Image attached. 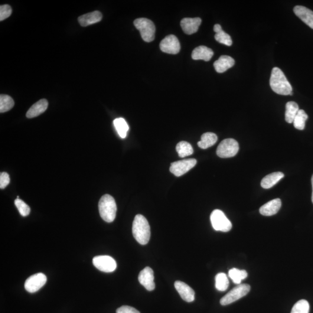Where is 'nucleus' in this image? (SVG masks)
<instances>
[{
  "label": "nucleus",
  "instance_id": "nucleus-1",
  "mask_svg": "<svg viewBox=\"0 0 313 313\" xmlns=\"http://www.w3.org/2000/svg\"><path fill=\"white\" fill-rule=\"evenodd\" d=\"M270 87L277 94L292 95V87L282 71L279 67L273 68L270 79Z\"/></svg>",
  "mask_w": 313,
  "mask_h": 313
},
{
  "label": "nucleus",
  "instance_id": "nucleus-2",
  "mask_svg": "<svg viewBox=\"0 0 313 313\" xmlns=\"http://www.w3.org/2000/svg\"><path fill=\"white\" fill-rule=\"evenodd\" d=\"M132 234L141 245H146L151 239V227L148 220L142 215H137L132 224Z\"/></svg>",
  "mask_w": 313,
  "mask_h": 313
},
{
  "label": "nucleus",
  "instance_id": "nucleus-3",
  "mask_svg": "<svg viewBox=\"0 0 313 313\" xmlns=\"http://www.w3.org/2000/svg\"><path fill=\"white\" fill-rule=\"evenodd\" d=\"M99 214L102 219L111 223L115 220L117 213V205L115 199L109 194L103 195L99 202Z\"/></svg>",
  "mask_w": 313,
  "mask_h": 313
},
{
  "label": "nucleus",
  "instance_id": "nucleus-4",
  "mask_svg": "<svg viewBox=\"0 0 313 313\" xmlns=\"http://www.w3.org/2000/svg\"><path fill=\"white\" fill-rule=\"evenodd\" d=\"M133 24L140 31L143 40L151 42L155 40L156 27L152 21L147 18H139L135 19Z\"/></svg>",
  "mask_w": 313,
  "mask_h": 313
},
{
  "label": "nucleus",
  "instance_id": "nucleus-5",
  "mask_svg": "<svg viewBox=\"0 0 313 313\" xmlns=\"http://www.w3.org/2000/svg\"><path fill=\"white\" fill-rule=\"evenodd\" d=\"M211 221L214 229L216 231L228 232L232 229V224L228 219L223 212L215 210L211 215Z\"/></svg>",
  "mask_w": 313,
  "mask_h": 313
},
{
  "label": "nucleus",
  "instance_id": "nucleus-6",
  "mask_svg": "<svg viewBox=\"0 0 313 313\" xmlns=\"http://www.w3.org/2000/svg\"><path fill=\"white\" fill-rule=\"evenodd\" d=\"M239 151V143L234 139H226L218 146L217 154L220 158L233 157Z\"/></svg>",
  "mask_w": 313,
  "mask_h": 313
},
{
  "label": "nucleus",
  "instance_id": "nucleus-7",
  "mask_svg": "<svg viewBox=\"0 0 313 313\" xmlns=\"http://www.w3.org/2000/svg\"><path fill=\"white\" fill-rule=\"evenodd\" d=\"M250 290V286L249 284L238 285L220 299V304L222 306L230 305L247 295Z\"/></svg>",
  "mask_w": 313,
  "mask_h": 313
},
{
  "label": "nucleus",
  "instance_id": "nucleus-8",
  "mask_svg": "<svg viewBox=\"0 0 313 313\" xmlns=\"http://www.w3.org/2000/svg\"><path fill=\"white\" fill-rule=\"evenodd\" d=\"M196 164L197 160L194 158L183 159L171 163L169 170L176 177H179L187 174L191 168L194 167Z\"/></svg>",
  "mask_w": 313,
  "mask_h": 313
},
{
  "label": "nucleus",
  "instance_id": "nucleus-9",
  "mask_svg": "<svg viewBox=\"0 0 313 313\" xmlns=\"http://www.w3.org/2000/svg\"><path fill=\"white\" fill-rule=\"evenodd\" d=\"M93 265L101 272L111 273L117 268L116 260L109 256H97L94 257Z\"/></svg>",
  "mask_w": 313,
  "mask_h": 313
},
{
  "label": "nucleus",
  "instance_id": "nucleus-10",
  "mask_svg": "<svg viewBox=\"0 0 313 313\" xmlns=\"http://www.w3.org/2000/svg\"><path fill=\"white\" fill-rule=\"evenodd\" d=\"M47 281V277L44 274H35L26 280L25 283V289L29 293L36 292L46 283Z\"/></svg>",
  "mask_w": 313,
  "mask_h": 313
},
{
  "label": "nucleus",
  "instance_id": "nucleus-11",
  "mask_svg": "<svg viewBox=\"0 0 313 313\" xmlns=\"http://www.w3.org/2000/svg\"><path fill=\"white\" fill-rule=\"evenodd\" d=\"M161 50L165 53L177 54L181 50V45L178 39L174 35H168L159 44Z\"/></svg>",
  "mask_w": 313,
  "mask_h": 313
},
{
  "label": "nucleus",
  "instance_id": "nucleus-12",
  "mask_svg": "<svg viewBox=\"0 0 313 313\" xmlns=\"http://www.w3.org/2000/svg\"><path fill=\"white\" fill-rule=\"evenodd\" d=\"M155 277L153 270L149 267H146L140 272L138 280L141 284L149 291L155 289Z\"/></svg>",
  "mask_w": 313,
  "mask_h": 313
},
{
  "label": "nucleus",
  "instance_id": "nucleus-13",
  "mask_svg": "<svg viewBox=\"0 0 313 313\" xmlns=\"http://www.w3.org/2000/svg\"><path fill=\"white\" fill-rule=\"evenodd\" d=\"M174 285L183 300L187 302H192L194 301L195 292L190 286L180 281L176 282Z\"/></svg>",
  "mask_w": 313,
  "mask_h": 313
},
{
  "label": "nucleus",
  "instance_id": "nucleus-14",
  "mask_svg": "<svg viewBox=\"0 0 313 313\" xmlns=\"http://www.w3.org/2000/svg\"><path fill=\"white\" fill-rule=\"evenodd\" d=\"M201 22V19L200 18H186L182 19L181 22V25L183 31L186 34L190 35L195 33L198 31Z\"/></svg>",
  "mask_w": 313,
  "mask_h": 313
},
{
  "label": "nucleus",
  "instance_id": "nucleus-15",
  "mask_svg": "<svg viewBox=\"0 0 313 313\" xmlns=\"http://www.w3.org/2000/svg\"><path fill=\"white\" fill-rule=\"evenodd\" d=\"M281 207V200L279 198H276L264 204L263 206L260 207L259 212L260 214L263 216H273L278 213Z\"/></svg>",
  "mask_w": 313,
  "mask_h": 313
},
{
  "label": "nucleus",
  "instance_id": "nucleus-16",
  "mask_svg": "<svg viewBox=\"0 0 313 313\" xmlns=\"http://www.w3.org/2000/svg\"><path fill=\"white\" fill-rule=\"evenodd\" d=\"M293 12L305 24L313 29V12L311 9L305 6L298 5L293 8Z\"/></svg>",
  "mask_w": 313,
  "mask_h": 313
},
{
  "label": "nucleus",
  "instance_id": "nucleus-17",
  "mask_svg": "<svg viewBox=\"0 0 313 313\" xmlns=\"http://www.w3.org/2000/svg\"><path fill=\"white\" fill-rule=\"evenodd\" d=\"M102 19V15L99 11H94L89 14L80 16L78 19V22L83 27L96 24Z\"/></svg>",
  "mask_w": 313,
  "mask_h": 313
},
{
  "label": "nucleus",
  "instance_id": "nucleus-18",
  "mask_svg": "<svg viewBox=\"0 0 313 313\" xmlns=\"http://www.w3.org/2000/svg\"><path fill=\"white\" fill-rule=\"evenodd\" d=\"M234 64L235 61L233 58L227 55H223L219 58V60L215 62L214 66L217 72L222 73L229 68L232 67Z\"/></svg>",
  "mask_w": 313,
  "mask_h": 313
},
{
  "label": "nucleus",
  "instance_id": "nucleus-19",
  "mask_svg": "<svg viewBox=\"0 0 313 313\" xmlns=\"http://www.w3.org/2000/svg\"><path fill=\"white\" fill-rule=\"evenodd\" d=\"M48 102L46 99H42L34 103L26 113L28 119L34 118L41 115L48 108Z\"/></svg>",
  "mask_w": 313,
  "mask_h": 313
},
{
  "label": "nucleus",
  "instance_id": "nucleus-20",
  "mask_svg": "<svg viewBox=\"0 0 313 313\" xmlns=\"http://www.w3.org/2000/svg\"><path fill=\"white\" fill-rule=\"evenodd\" d=\"M213 55L214 52L211 49L202 45L194 49L192 52L191 57L194 60H203L208 62L211 60Z\"/></svg>",
  "mask_w": 313,
  "mask_h": 313
},
{
  "label": "nucleus",
  "instance_id": "nucleus-21",
  "mask_svg": "<svg viewBox=\"0 0 313 313\" xmlns=\"http://www.w3.org/2000/svg\"><path fill=\"white\" fill-rule=\"evenodd\" d=\"M284 177V174L281 172L272 173L266 176L261 181V187L263 188L268 189L274 187L281 179Z\"/></svg>",
  "mask_w": 313,
  "mask_h": 313
},
{
  "label": "nucleus",
  "instance_id": "nucleus-22",
  "mask_svg": "<svg viewBox=\"0 0 313 313\" xmlns=\"http://www.w3.org/2000/svg\"><path fill=\"white\" fill-rule=\"evenodd\" d=\"M214 31L216 32V34L215 35V40L218 42L229 47L232 45L233 42L231 37L222 30L220 25H215L214 27Z\"/></svg>",
  "mask_w": 313,
  "mask_h": 313
},
{
  "label": "nucleus",
  "instance_id": "nucleus-23",
  "mask_svg": "<svg viewBox=\"0 0 313 313\" xmlns=\"http://www.w3.org/2000/svg\"><path fill=\"white\" fill-rule=\"evenodd\" d=\"M218 141V136L213 132H206L201 136V141L198 142V146L201 149H207L214 146Z\"/></svg>",
  "mask_w": 313,
  "mask_h": 313
},
{
  "label": "nucleus",
  "instance_id": "nucleus-24",
  "mask_svg": "<svg viewBox=\"0 0 313 313\" xmlns=\"http://www.w3.org/2000/svg\"><path fill=\"white\" fill-rule=\"evenodd\" d=\"M299 109L298 104L295 102H289L286 104L285 121L289 124L293 123L297 115Z\"/></svg>",
  "mask_w": 313,
  "mask_h": 313
},
{
  "label": "nucleus",
  "instance_id": "nucleus-25",
  "mask_svg": "<svg viewBox=\"0 0 313 313\" xmlns=\"http://www.w3.org/2000/svg\"><path fill=\"white\" fill-rule=\"evenodd\" d=\"M113 124L117 133H118L121 138L123 139L125 138L127 133H128L129 130V126L125 119L117 118L114 120Z\"/></svg>",
  "mask_w": 313,
  "mask_h": 313
},
{
  "label": "nucleus",
  "instance_id": "nucleus-26",
  "mask_svg": "<svg viewBox=\"0 0 313 313\" xmlns=\"http://www.w3.org/2000/svg\"><path fill=\"white\" fill-rule=\"evenodd\" d=\"M176 150L179 156L184 158L185 156H190L193 154V149L190 143L182 141L178 143Z\"/></svg>",
  "mask_w": 313,
  "mask_h": 313
},
{
  "label": "nucleus",
  "instance_id": "nucleus-27",
  "mask_svg": "<svg viewBox=\"0 0 313 313\" xmlns=\"http://www.w3.org/2000/svg\"><path fill=\"white\" fill-rule=\"evenodd\" d=\"M229 276L234 283L240 285L241 282L247 278L248 273L245 270L233 268L229 270Z\"/></svg>",
  "mask_w": 313,
  "mask_h": 313
},
{
  "label": "nucleus",
  "instance_id": "nucleus-28",
  "mask_svg": "<svg viewBox=\"0 0 313 313\" xmlns=\"http://www.w3.org/2000/svg\"><path fill=\"white\" fill-rule=\"evenodd\" d=\"M229 285V280L226 274L220 273L215 277V286L218 291L223 292L227 289Z\"/></svg>",
  "mask_w": 313,
  "mask_h": 313
},
{
  "label": "nucleus",
  "instance_id": "nucleus-29",
  "mask_svg": "<svg viewBox=\"0 0 313 313\" xmlns=\"http://www.w3.org/2000/svg\"><path fill=\"white\" fill-rule=\"evenodd\" d=\"M14 101L7 94L0 96V112L5 113L10 110L14 106Z\"/></svg>",
  "mask_w": 313,
  "mask_h": 313
},
{
  "label": "nucleus",
  "instance_id": "nucleus-30",
  "mask_svg": "<svg viewBox=\"0 0 313 313\" xmlns=\"http://www.w3.org/2000/svg\"><path fill=\"white\" fill-rule=\"evenodd\" d=\"M308 119V116L304 110H299L294 120H293V125L296 129L299 130H303L305 129L306 122Z\"/></svg>",
  "mask_w": 313,
  "mask_h": 313
},
{
  "label": "nucleus",
  "instance_id": "nucleus-31",
  "mask_svg": "<svg viewBox=\"0 0 313 313\" xmlns=\"http://www.w3.org/2000/svg\"><path fill=\"white\" fill-rule=\"evenodd\" d=\"M309 303L306 300H300L293 306L291 313H309Z\"/></svg>",
  "mask_w": 313,
  "mask_h": 313
},
{
  "label": "nucleus",
  "instance_id": "nucleus-32",
  "mask_svg": "<svg viewBox=\"0 0 313 313\" xmlns=\"http://www.w3.org/2000/svg\"><path fill=\"white\" fill-rule=\"evenodd\" d=\"M15 205L17 208L19 213L22 217H25L28 216L31 213V208L29 207L27 204L20 198H16L15 200Z\"/></svg>",
  "mask_w": 313,
  "mask_h": 313
},
{
  "label": "nucleus",
  "instance_id": "nucleus-33",
  "mask_svg": "<svg viewBox=\"0 0 313 313\" xmlns=\"http://www.w3.org/2000/svg\"><path fill=\"white\" fill-rule=\"evenodd\" d=\"M12 14V8L8 4L2 5L0 6V21L5 20L9 17Z\"/></svg>",
  "mask_w": 313,
  "mask_h": 313
},
{
  "label": "nucleus",
  "instance_id": "nucleus-34",
  "mask_svg": "<svg viewBox=\"0 0 313 313\" xmlns=\"http://www.w3.org/2000/svg\"><path fill=\"white\" fill-rule=\"evenodd\" d=\"M10 182V178L6 172H1L0 175V188L4 189Z\"/></svg>",
  "mask_w": 313,
  "mask_h": 313
},
{
  "label": "nucleus",
  "instance_id": "nucleus-35",
  "mask_svg": "<svg viewBox=\"0 0 313 313\" xmlns=\"http://www.w3.org/2000/svg\"><path fill=\"white\" fill-rule=\"evenodd\" d=\"M116 313H140V312L130 306H123L117 310Z\"/></svg>",
  "mask_w": 313,
  "mask_h": 313
},
{
  "label": "nucleus",
  "instance_id": "nucleus-36",
  "mask_svg": "<svg viewBox=\"0 0 313 313\" xmlns=\"http://www.w3.org/2000/svg\"><path fill=\"white\" fill-rule=\"evenodd\" d=\"M312 188H313L312 195V203L313 204V175L312 178Z\"/></svg>",
  "mask_w": 313,
  "mask_h": 313
}]
</instances>
